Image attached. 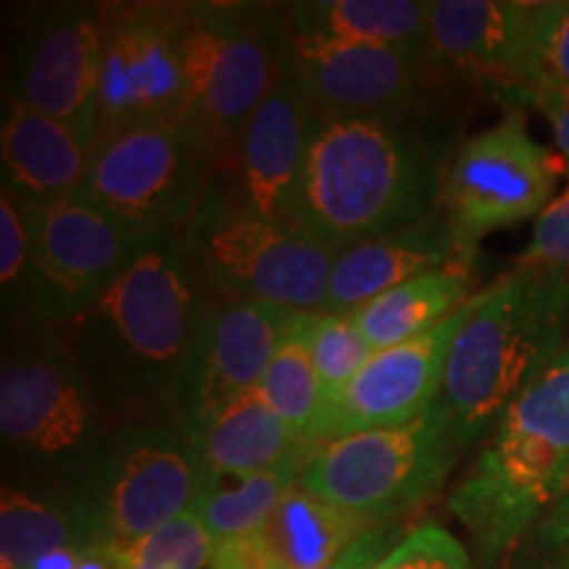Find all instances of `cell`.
<instances>
[{"label": "cell", "instance_id": "1", "mask_svg": "<svg viewBox=\"0 0 569 569\" xmlns=\"http://www.w3.org/2000/svg\"><path fill=\"white\" fill-rule=\"evenodd\" d=\"M203 293L184 232H163L61 336L113 427L172 422Z\"/></svg>", "mask_w": 569, "mask_h": 569}, {"label": "cell", "instance_id": "2", "mask_svg": "<svg viewBox=\"0 0 569 569\" xmlns=\"http://www.w3.org/2000/svg\"><path fill=\"white\" fill-rule=\"evenodd\" d=\"M443 174V151L417 119L325 122L306 153L290 219L343 251L432 217Z\"/></svg>", "mask_w": 569, "mask_h": 569}, {"label": "cell", "instance_id": "3", "mask_svg": "<svg viewBox=\"0 0 569 569\" xmlns=\"http://www.w3.org/2000/svg\"><path fill=\"white\" fill-rule=\"evenodd\" d=\"M567 330L569 274L517 264L472 296L438 398L461 448L501 422L557 359Z\"/></svg>", "mask_w": 569, "mask_h": 569}, {"label": "cell", "instance_id": "4", "mask_svg": "<svg viewBox=\"0 0 569 569\" xmlns=\"http://www.w3.org/2000/svg\"><path fill=\"white\" fill-rule=\"evenodd\" d=\"M569 493V365L557 359L536 377L496 425L472 472L451 496L486 567L551 515Z\"/></svg>", "mask_w": 569, "mask_h": 569}, {"label": "cell", "instance_id": "5", "mask_svg": "<svg viewBox=\"0 0 569 569\" xmlns=\"http://www.w3.org/2000/svg\"><path fill=\"white\" fill-rule=\"evenodd\" d=\"M184 251L203 298L274 303L311 315L325 311L340 253L301 224L248 209L222 172L213 174L184 230Z\"/></svg>", "mask_w": 569, "mask_h": 569}, {"label": "cell", "instance_id": "6", "mask_svg": "<svg viewBox=\"0 0 569 569\" xmlns=\"http://www.w3.org/2000/svg\"><path fill=\"white\" fill-rule=\"evenodd\" d=\"M288 6L190 3V98L198 127L227 172L248 117L288 69Z\"/></svg>", "mask_w": 569, "mask_h": 569}, {"label": "cell", "instance_id": "7", "mask_svg": "<svg viewBox=\"0 0 569 569\" xmlns=\"http://www.w3.org/2000/svg\"><path fill=\"white\" fill-rule=\"evenodd\" d=\"M113 425L56 325H6L0 361V438L34 465L96 453Z\"/></svg>", "mask_w": 569, "mask_h": 569}, {"label": "cell", "instance_id": "8", "mask_svg": "<svg viewBox=\"0 0 569 569\" xmlns=\"http://www.w3.org/2000/svg\"><path fill=\"white\" fill-rule=\"evenodd\" d=\"M459 451L451 422L436 401L409 425L327 440L306 465L301 486L375 528L436 496Z\"/></svg>", "mask_w": 569, "mask_h": 569}, {"label": "cell", "instance_id": "9", "mask_svg": "<svg viewBox=\"0 0 569 569\" xmlns=\"http://www.w3.org/2000/svg\"><path fill=\"white\" fill-rule=\"evenodd\" d=\"M219 172L217 151L188 119L98 134L80 196L142 232H184Z\"/></svg>", "mask_w": 569, "mask_h": 569}, {"label": "cell", "instance_id": "10", "mask_svg": "<svg viewBox=\"0 0 569 569\" xmlns=\"http://www.w3.org/2000/svg\"><path fill=\"white\" fill-rule=\"evenodd\" d=\"M203 465L174 422L113 427L90 457L77 496L90 511L98 543L124 553L138 540L196 507Z\"/></svg>", "mask_w": 569, "mask_h": 569}, {"label": "cell", "instance_id": "11", "mask_svg": "<svg viewBox=\"0 0 569 569\" xmlns=\"http://www.w3.org/2000/svg\"><path fill=\"white\" fill-rule=\"evenodd\" d=\"M190 3H103L98 134L184 119Z\"/></svg>", "mask_w": 569, "mask_h": 569}, {"label": "cell", "instance_id": "12", "mask_svg": "<svg viewBox=\"0 0 569 569\" xmlns=\"http://www.w3.org/2000/svg\"><path fill=\"white\" fill-rule=\"evenodd\" d=\"M565 161L540 146L519 111L461 142L448 161L438 211L467 261L496 230L540 217L553 201Z\"/></svg>", "mask_w": 569, "mask_h": 569}, {"label": "cell", "instance_id": "13", "mask_svg": "<svg viewBox=\"0 0 569 569\" xmlns=\"http://www.w3.org/2000/svg\"><path fill=\"white\" fill-rule=\"evenodd\" d=\"M30 224L32 282L19 322L32 325H67L156 238L101 211L82 196L30 206Z\"/></svg>", "mask_w": 569, "mask_h": 569}, {"label": "cell", "instance_id": "14", "mask_svg": "<svg viewBox=\"0 0 569 569\" xmlns=\"http://www.w3.org/2000/svg\"><path fill=\"white\" fill-rule=\"evenodd\" d=\"M288 74L325 122H409L422 117L432 69L396 48L301 38L290 32Z\"/></svg>", "mask_w": 569, "mask_h": 569}, {"label": "cell", "instance_id": "15", "mask_svg": "<svg viewBox=\"0 0 569 569\" xmlns=\"http://www.w3.org/2000/svg\"><path fill=\"white\" fill-rule=\"evenodd\" d=\"M290 317L293 311L274 303L203 298L172 417L184 436H193L234 396L259 386Z\"/></svg>", "mask_w": 569, "mask_h": 569}, {"label": "cell", "instance_id": "16", "mask_svg": "<svg viewBox=\"0 0 569 569\" xmlns=\"http://www.w3.org/2000/svg\"><path fill=\"white\" fill-rule=\"evenodd\" d=\"M101 34L103 3L40 9L21 30L6 103L63 122H96Z\"/></svg>", "mask_w": 569, "mask_h": 569}, {"label": "cell", "instance_id": "17", "mask_svg": "<svg viewBox=\"0 0 569 569\" xmlns=\"http://www.w3.org/2000/svg\"><path fill=\"white\" fill-rule=\"evenodd\" d=\"M469 301L425 336L375 351L351 386L325 407L317 446L353 432L409 425L436 407L448 353L469 315Z\"/></svg>", "mask_w": 569, "mask_h": 569}, {"label": "cell", "instance_id": "18", "mask_svg": "<svg viewBox=\"0 0 569 569\" xmlns=\"http://www.w3.org/2000/svg\"><path fill=\"white\" fill-rule=\"evenodd\" d=\"M427 6L432 74L440 82L482 84L522 101L528 3L432 0Z\"/></svg>", "mask_w": 569, "mask_h": 569}, {"label": "cell", "instance_id": "19", "mask_svg": "<svg viewBox=\"0 0 569 569\" xmlns=\"http://www.w3.org/2000/svg\"><path fill=\"white\" fill-rule=\"evenodd\" d=\"M319 127L293 77L284 74L256 106L234 142L230 180L234 196L248 209L269 219H290L306 153Z\"/></svg>", "mask_w": 569, "mask_h": 569}, {"label": "cell", "instance_id": "20", "mask_svg": "<svg viewBox=\"0 0 569 569\" xmlns=\"http://www.w3.org/2000/svg\"><path fill=\"white\" fill-rule=\"evenodd\" d=\"M96 122H63L6 103L0 132L3 188L30 206L80 196L96 156Z\"/></svg>", "mask_w": 569, "mask_h": 569}, {"label": "cell", "instance_id": "21", "mask_svg": "<svg viewBox=\"0 0 569 569\" xmlns=\"http://www.w3.org/2000/svg\"><path fill=\"white\" fill-rule=\"evenodd\" d=\"M457 261L472 264L461 256L440 211L407 230L348 246L332 267L322 315H353L398 284Z\"/></svg>", "mask_w": 569, "mask_h": 569}, {"label": "cell", "instance_id": "22", "mask_svg": "<svg viewBox=\"0 0 569 569\" xmlns=\"http://www.w3.org/2000/svg\"><path fill=\"white\" fill-rule=\"evenodd\" d=\"M188 440L203 469L243 475L309 461L319 448L296 436L256 388L234 396Z\"/></svg>", "mask_w": 569, "mask_h": 569}, {"label": "cell", "instance_id": "23", "mask_svg": "<svg viewBox=\"0 0 569 569\" xmlns=\"http://www.w3.org/2000/svg\"><path fill=\"white\" fill-rule=\"evenodd\" d=\"M288 21L301 38L396 48L425 63L430 56L427 6L415 0H301L288 3Z\"/></svg>", "mask_w": 569, "mask_h": 569}, {"label": "cell", "instance_id": "24", "mask_svg": "<svg viewBox=\"0 0 569 569\" xmlns=\"http://www.w3.org/2000/svg\"><path fill=\"white\" fill-rule=\"evenodd\" d=\"M367 530L372 525L311 493L298 480L274 515L253 530V538L269 569H322Z\"/></svg>", "mask_w": 569, "mask_h": 569}, {"label": "cell", "instance_id": "25", "mask_svg": "<svg viewBox=\"0 0 569 569\" xmlns=\"http://www.w3.org/2000/svg\"><path fill=\"white\" fill-rule=\"evenodd\" d=\"M472 264L457 261L377 296L353 311V322L375 351L401 346L443 322L472 298Z\"/></svg>", "mask_w": 569, "mask_h": 569}, {"label": "cell", "instance_id": "26", "mask_svg": "<svg viewBox=\"0 0 569 569\" xmlns=\"http://www.w3.org/2000/svg\"><path fill=\"white\" fill-rule=\"evenodd\" d=\"M98 543L90 511L80 496L42 498L3 488L0 496V569H30L61 546Z\"/></svg>", "mask_w": 569, "mask_h": 569}, {"label": "cell", "instance_id": "27", "mask_svg": "<svg viewBox=\"0 0 569 569\" xmlns=\"http://www.w3.org/2000/svg\"><path fill=\"white\" fill-rule=\"evenodd\" d=\"M311 461V459H309ZM309 461H293L264 472H203L193 515L213 540V549L227 540L259 530L290 488L301 480Z\"/></svg>", "mask_w": 569, "mask_h": 569}, {"label": "cell", "instance_id": "28", "mask_svg": "<svg viewBox=\"0 0 569 569\" xmlns=\"http://www.w3.org/2000/svg\"><path fill=\"white\" fill-rule=\"evenodd\" d=\"M311 311H293L288 330L269 361L264 377L259 380L261 396L280 415L296 436L317 446V430L325 415V396L319 386L309 343Z\"/></svg>", "mask_w": 569, "mask_h": 569}, {"label": "cell", "instance_id": "29", "mask_svg": "<svg viewBox=\"0 0 569 569\" xmlns=\"http://www.w3.org/2000/svg\"><path fill=\"white\" fill-rule=\"evenodd\" d=\"M309 343L325 407L351 386L353 377L375 356V348L361 336L351 315H311Z\"/></svg>", "mask_w": 569, "mask_h": 569}, {"label": "cell", "instance_id": "30", "mask_svg": "<svg viewBox=\"0 0 569 569\" xmlns=\"http://www.w3.org/2000/svg\"><path fill=\"white\" fill-rule=\"evenodd\" d=\"M522 96L536 84L569 88V0L528 3Z\"/></svg>", "mask_w": 569, "mask_h": 569}, {"label": "cell", "instance_id": "31", "mask_svg": "<svg viewBox=\"0 0 569 569\" xmlns=\"http://www.w3.org/2000/svg\"><path fill=\"white\" fill-rule=\"evenodd\" d=\"M32 282V224L30 203L21 201L9 188L0 190V288L3 309L11 322L27 311Z\"/></svg>", "mask_w": 569, "mask_h": 569}, {"label": "cell", "instance_id": "32", "mask_svg": "<svg viewBox=\"0 0 569 569\" xmlns=\"http://www.w3.org/2000/svg\"><path fill=\"white\" fill-rule=\"evenodd\" d=\"M211 553V536L201 519L188 511L130 546L119 559V569H203L209 567Z\"/></svg>", "mask_w": 569, "mask_h": 569}, {"label": "cell", "instance_id": "33", "mask_svg": "<svg viewBox=\"0 0 569 569\" xmlns=\"http://www.w3.org/2000/svg\"><path fill=\"white\" fill-rule=\"evenodd\" d=\"M375 569H469V553L440 525L411 530Z\"/></svg>", "mask_w": 569, "mask_h": 569}, {"label": "cell", "instance_id": "34", "mask_svg": "<svg viewBox=\"0 0 569 569\" xmlns=\"http://www.w3.org/2000/svg\"><path fill=\"white\" fill-rule=\"evenodd\" d=\"M519 267L569 274V182L538 217L530 243L519 256Z\"/></svg>", "mask_w": 569, "mask_h": 569}, {"label": "cell", "instance_id": "35", "mask_svg": "<svg viewBox=\"0 0 569 569\" xmlns=\"http://www.w3.org/2000/svg\"><path fill=\"white\" fill-rule=\"evenodd\" d=\"M396 536V522L375 525L372 530H367L365 536L356 538L336 561H330V565H325L322 569H375L390 551H393L390 546H393Z\"/></svg>", "mask_w": 569, "mask_h": 569}, {"label": "cell", "instance_id": "36", "mask_svg": "<svg viewBox=\"0 0 569 569\" xmlns=\"http://www.w3.org/2000/svg\"><path fill=\"white\" fill-rule=\"evenodd\" d=\"M522 101L536 106V109L549 119L553 138H557L561 161H565L569 174V88L557 84H536L522 96Z\"/></svg>", "mask_w": 569, "mask_h": 569}, {"label": "cell", "instance_id": "37", "mask_svg": "<svg viewBox=\"0 0 569 569\" xmlns=\"http://www.w3.org/2000/svg\"><path fill=\"white\" fill-rule=\"evenodd\" d=\"M532 538L546 551V561L569 565V493L561 498L551 515L532 530Z\"/></svg>", "mask_w": 569, "mask_h": 569}, {"label": "cell", "instance_id": "38", "mask_svg": "<svg viewBox=\"0 0 569 569\" xmlns=\"http://www.w3.org/2000/svg\"><path fill=\"white\" fill-rule=\"evenodd\" d=\"M119 559H122V553L117 549H111L106 543H96L90 546V551L84 553V559L77 569H119Z\"/></svg>", "mask_w": 569, "mask_h": 569}, {"label": "cell", "instance_id": "39", "mask_svg": "<svg viewBox=\"0 0 569 569\" xmlns=\"http://www.w3.org/2000/svg\"><path fill=\"white\" fill-rule=\"evenodd\" d=\"M559 356H561V359H565L567 365H569V330H567V338H565V343H561V348H559Z\"/></svg>", "mask_w": 569, "mask_h": 569}, {"label": "cell", "instance_id": "40", "mask_svg": "<svg viewBox=\"0 0 569 569\" xmlns=\"http://www.w3.org/2000/svg\"><path fill=\"white\" fill-rule=\"evenodd\" d=\"M540 569H569V565H553V561H546Z\"/></svg>", "mask_w": 569, "mask_h": 569}]
</instances>
